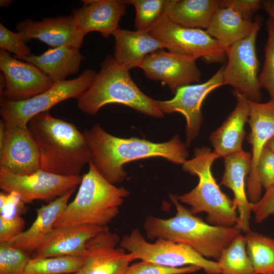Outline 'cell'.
Returning <instances> with one entry per match:
<instances>
[{
    "instance_id": "obj_15",
    "label": "cell",
    "mask_w": 274,
    "mask_h": 274,
    "mask_svg": "<svg viewBox=\"0 0 274 274\" xmlns=\"http://www.w3.org/2000/svg\"><path fill=\"white\" fill-rule=\"evenodd\" d=\"M248 123L250 132L247 138L251 146L252 164L247 179L249 201L255 203L262 196V187L257 174V165L262 152L274 136V98L266 102L250 100Z\"/></svg>"
},
{
    "instance_id": "obj_5",
    "label": "cell",
    "mask_w": 274,
    "mask_h": 274,
    "mask_svg": "<svg viewBox=\"0 0 274 274\" xmlns=\"http://www.w3.org/2000/svg\"><path fill=\"white\" fill-rule=\"evenodd\" d=\"M79 185L76 197L68 203L54 227H106L118 215L124 198L129 194L125 188L117 187L105 178L91 161Z\"/></svg>"
},
{
    "instance_id": "obj_6",
    "label": "cell",
    "mask_w": 274,
    "mask_h": 274,
    "mask_svg": "<svg viewBox=\"0 0 274 274\" xmlns=\"http://www.w3.org/2000/svg\"><path fill=\"white\" fill-rule=\"evenodd\" d=\"M219 158L208 147L195 148L193 158L187 160L182 168L197 176L198 184L189 192L178 196V199L189 206L194 215L206 213L209 224L233 227L238 221L237 204L221 190L212 170L214 162Z\"/></svg>"
},
{
    "instance_id": "obj_19",
    "label": "cell",
    "mask_w": 274,
    "mask_h": 274,
    "mask_svg": "<svg viewBox=\"0 0 274 274\" xmlns=\"http://www.w3.org/2000/svg\"><path fill=\"white\" fill-rule=\"evenodd\" d=\"M224 172L221 184L230 189L237 206L238 221L235 226L241 231H250V220L254 203L251 202L247 192L246 178L249 175L252 156L242 150L224 158Z\"/></svg>"
},
{
    "instance_id": "obj_12",
    "label": "cell",
    "mask_w": 274,
    "mask_h": 274,
    "mask_svg": "<svg viewBox=\"0 0 274 274\" xmlns=\"http://www.w3.org/2000/svg\"><path fill=\"white\" fill-rule=\"evenodd\" d=\"M223 67L224 65L203 83L180 87L170 99L155 100L157 107L163 114L179 113L184 116L187 145H189L199 134L203 122L201 108L204 99L213 90L223 86Z\"/></svg>"
},
{
    "instance_id": "obj_20",
    "label": "cell",
    "mask_w": 274,
    "mask_h": 274,
    "mask_svg": "<svg viewBox=\"0 0 274 274\" xmlns=\"http://www.w3.org/2000/svg\"><path fill=\"white\" fill-rule=\"evenodd\" d=\"M82 7L72 10L74 19L85 36L100 32L108 38L119 28L121 17L126 13V5L120 0H83Z\"/></svg>"
},
{
    "instance_id": "obj_13",
    "label": "cell",
    "mask_w": 274,
    "mask_h": 274,
    "mask_svg": "<svg viewBox=\"0 0 274 274\" xmlns=\"http://www.w3.org/2000/svg\"><path fill=\"white\" fill-rule=\"evenodd\" d=\"M120 238L108 226L86 243L82 265L76 274H124L132 261L120 247Z\"/></svg>"
},
{
    "instance_id": "obj_11",
    "label": "cell",
    "mask_w": 274,
    "mask_h": 274,
    "mask_svg": "<svg viewBox=\"0 0 274 274\" xmlns=\"http://www.w3.org/2000/svg\"><path fill=\"white\" fill-rule=\"evenodd\" d=\"M82 176L60 175L42 169L26 175L0 170V188L6 193L15 192L24 203L60 197L76 188Z\"/></svg>"
},
{
    "instance_id": "obj_2",
    "label": "cell",
    "mask_w": 274,
    "mask_h": 274,
    "mask_svg": "<svg viewBox=\"0 0 274 274\" xmlns=\"http://www.w3.org/2000/svg\"><path fill=\"white\" fill-rule=\"evenodd\" d=\"M27 127L40 153L41 169L80 176L83 167L91 161L87 142L74 124L53 117L48 111L33 117Z\"/></svg>"
},
{
    "instance_id": "obj_29",
    "label": "cell",
    "mask_w": 274,
    "mask_h": 274,
    "mask_svg": "<svg viewBox=\"0 0 274 274\" xmlns=\"http://www.w3.org/2000/svg\"><path fill=\"white\" fill-rule=\"evenodd\" d=\"M217 261L220 274H254L245 236L241 233L224 249Z\"/></svg>"
},
{
    "instance_id": "obj_32",
    "label": "cell",
    "mask_w": 274,
    "mask_h": 274,
    "mask_svg": "<svg viewBox=\"0 0 274 274\" xmlns=\"http://www.w3.org/2000/svg\"><path fill=\"white\" fill-rule=\"evenodd\" d=\"M266 25L267 40L264 48V62L259 75V81L261 88L268 92L270 98H274V22L268 18Z\"/></svg>"
},
{
    "instance_id": "obj_35",
    "label": "cell",
    "mask_w": 274,
    "mask_h": 274,
    "mask_svg": "<svg viewBox=\"0 0 274 274\" xmlns=\"http://www.w3.org/2000/svg\"><path fill=\"white\" fill-rule=\"evenodd\" d=\"M0 48L14 53L15 58L18 59L31 55V50L21 35L11 31L2 23H0Z\"/></svg>"
},
{
    "instance_id": "obj_36",
    "label": "cell",
    "mask_w": 274,
    "mask_h": 274,
    "mask_svg": "<svg viewBox=\"0 0 274 274\" xmlns=\"http://www.w3.org/2000/svg\"><path fill=\"white\" fill-rule=\"evenodd\" d=\"M257 174L262 188L266 190L274 185V152L266 147L260 156Z\"/></svg>"
},
{
    "instance_id": "obj_38",
    "label": "cell",
    "mask_w": 274,
    "mask_h": 274,
    "mask_svg": "<svg viewBox=\"0 0 274 274\" xmlns=\"http://www.w3.org/2000/svg\"><path fill=\"white\" fill-rule=\"evenodd\" d=\"M25 223L20 215L11 218L0 216V243H10L23 231Z\"/></svg>"
},
{
    "instance_id": "obj_8",
    "label": "cell",
    "mask_w": 274,
    "mask_h": 274,
    "mask_svg": "<svg viewBox=\"0 0 274 274\" xmlns=\"http://www.w3.org/2000/svg\"><path fill=\"white\" fill-rule=\"evenodd\" d=\"M96 74L87 68L78 77L54 83L46 91L27 99L1 100L2 119L7 127H27L29 121L36 115L49 111L64 100L75 98L78 99L90 87Z\"/></svg>"
},
{
    "instance_id": "obj_28",
    "label": "cell",
    "mask_w": 274,
    "mask_h": 274,
    "mask_svg": "<svg viewBox=\"0 0 274 274\" xmlns=\"http://www.w3.org/2000/svg\"><path fill=\"white\" fill-rule=\"evenodd\" d=\"M254 274L274 272V238L250 230L245 235Z\"/></svg>"
},
{
    "instance_id": "obj_41",
    "label": "cell",
    "mask_w": 274,
    "mask_h": 274,
    "mask_svg": "<svg viewBox=\"0 0 274 274\" xmlns=\"http://www.w3.org/2000/svg\"><path fill=\"white\" fill-rule=\"evenodd\" d=\"M262 8L268 15L269 18L274 22V0L262 1Z\"/></svg>"
},
{
    "instance_id": "obj_21",
    "label": "cell",
    "mask_w": 274,
    "mask_h": 274,
    "mask_svg": "<svg viewBox=\"0 0 274 274\" xmlns=\"http://www.w3.org/2000/svg\"><path fill=\"white\" fill-rule=\"evenodd\" d=\"M104 227L91 225L54 227L31 253L30 258L64 255L80 257L87 242Z\"/></svg>"
},
{
    "instance_id": "obj_1",
    "label": "cell",
    "mask_w": 274,
    "mask_h": 274,
    "mask_svg": "<svg viewBox=\"0 0 274 274\" xmlns=\"http://www.w3.org/2000/svg\"><path fill=\"white\" fill-rule=\"evenodd\" d=\"M83 133L90 149L91 161L102 176L114 185L122 182L127 176L123 167L127 162L162 157L183 165L189 155L186 144L178 135L168 141L157 143L135 137L118 138L109 133L98 124Z\"/></svg>"
},
{
    "instance_id": "obj_23",
    "label": "cell",
    "mask_w": 274,
    "mask_h": 274,
    "mask_svg": "<svg viewBox=\"0 0 274 274\" xmlns=\"http://www.w3.org/2000/svg\"><path fill=\"white\" fill-rule=\"evenodd\" d=\"M113 36L115 43L113 56L129 70L139 67L149 54L165 48L162 42L148 31H131L119 28Z\"/></svg>"
},
{
    "instance_id": "obj_7",
    "label": "cell",
    "mask_w": 274,
    "mask_h": 274,
    "mask_svg": "<svg viewBox=\"0 0 274 274\" xmlns=\"http://www.w3.org/2000/svg\"><path fill=\"white\" fill-rule=\"evenodd\" d=\"M119 246L128 252L132 261L140 259L173 267L193 265L207 274L221 273L217 261L208 259L190 246L161 238L150 243L138 229L123 236Z\"/></svg>"
},
{
    "instance_id": "obj_22",
    "label": "cell",
    "mask_w": 274,
    "mask_h": 274,
    "mask_svg": "<svg viewBox=\"0 0 274 274\" xmlns=\"http://www.w3.org/2000/svg\"><path fill=\"white\" fill-rule=\"evenodd\" d=\"M236 100L234 110L223 123L210 136L213 152L220 157L225 158L243 150V143L246 135L245 126L248 122L250 100L243 95L233 92Z\"/></svg>"
},
{
    "instance_id": "obj_40",
    "label": "cell",
    "mask_w": 274,
    "mask_h": 274,
    "mask_svg": "<svg viewBox=\"0 0 274 274\" xmlns=\"http://www.w3.org/2000/svg\"><path fill=\"white\" fill-rule=\"evenodd\" d=\"M24 204L17 193L1 192L0 216L4 218H11L20 215Z\"/></svg>"
},
{
    "instance_id": "obj_24",
    "label": "cell",
    "mask_w": 274,
    "mask_h": 274,
    "mask_svg": "<svg viewBox=\"0 0 274 274\" xmlns=\"http://www.w3.org/2000/svg\"><path fill=\"white\" fill-rule=\"evenodd\" d=\"M75 189L37 209V217L31 226L8 243L28 254L32 253L53 229Z\"/></svg>"
},
{
    "instance_id": "obj_25",
    "label": "cell",
    "mask_w": 274,
    "mask_h": 274,
    "mask_svg": "<svg viewBox=\"0 0 274 274\" xmlns=\"http://www.w3.org/2000/svg\"><path fill=\"white\" fill-rule=\"evenodd\" d=\"M84 59L79 48L63 45L49 49L40 55L31 54L19 60L35 65L56 83L66 80L67 76L77 73Z\"/></svg>"
},
{
    "instance_id": "obj_16",
    "label": "cell",
    "mask_w": 274,
    "mask_h": 274,
    "mask_svg": "<svg viewBox=\"0 0 274 274\" xmlns=\"http://www.w3.org/2000/svg\"><path fill=\"white\" fill-rule=\"evenodd\" d=\"M196 59L163 49L147 55L139 67L149 79L160 81L173 93L183 86L200 82Z\"/></svg>"
},
{
    "instance_id": "obj_45",
    "label": "cell",
    "mask_w": 274,
    "mask_h": 274,
    "mask_svg": "<svg viewBox=\"0 0 274 274\" xmlns=\"http://www.w3.org/2000/svg\"><path fill=\"white\" fill-rule=\"evenodd\" d=\"M266 274H274V272L273 273H266Z\"/></svg>"
},
{
    "instance_id": "obj_39",
    "label": "cell",
    "mask_w": 274,
    "mask_h": 274,
    "mask_svg": "<svg viewBox=\"0 0 274 274\" xmlns=\"http://www.w3.org/2000/svg\"><path fill=\"white\" fill-rule=\"evenodd\" d=\"M252 213L257 223H261L274 215V185L265 190L260 199L254 203Z\"/></svg>"
},
{
    "instance_id": "obj_3",
    "label": "cell",
    "mask_w": 274,
    "mask_h": 274,
    "mask_svg": "<svg viewBox=\"0 0 274 274\" xmlns=\"http://www.w3.org/2000/svg\"><path fill=\"white\" fill-rule=\"evenodd\" d=\"M168 196L176 209L175 215L161 218L148 215L143 228L150 239L161 238L190 246L206 258L217 259L241 231L233 227L212 225L193 214L180 203L178 195Z\"/></svg>"
},
{
    "instance_id": "obj_33",
    "label": "cell",
    "mask_w": 274,
    "mask_h": 274,
    "mask_svg": "<svg viewBox=\"0 0 274 274\" xmlns=\"http://www.w3.org/2000/svg\"><path fill=\"white\" fill-rule=\"evenodd\" d=\"M29 254L8 243H0V274H23Z\"/></svg>"
},
{
    "instance_id": "obj_37",
    "label": "cell",
    "mask_w": 274,
    "mask_h": 274,
    "mask_svg": "<svg viewBox=\"0 0 274 274\" xmlns=\"http://www.w3.org/2000/svg\"><path fill=\"white\" fill-rule=\"evenodd\" d=\"M220 7L230 8L244 19L253 21L254 15L262 8V4L260 0H222Z\"/></svg>"
},
{
    "instance_id": "obj_31",
    "label": "cell",
    "mask_w": 274,
    "mask_h": 274,
    "mask_svg": "<svg viewBox=\"0 0 274 274\" xmlns=\"http://www.w3.org/2000/svg\"><path fill=\"white\" fill-rule=\"evenodd\" d=\"M135 10L134 27L137 30L148 31L164 13L166 0H127Z\"/></svg>"
},
{
    "instance_id": "obj_4",
    "label": "cell",
    "mask_w": 274,
    "mask_h": 274,
    "mask_svg": "<svg viewBox=\"0 0 274 274\" xmlns=\"http://www.w3.org/2000/svg\"><path fill=\"white\" fill-rule=\"evenodd\" d=\"M129 71L114 56L108 55L90 87L78 99V108L92 115L107 105L120 104L152 117L162 118L164 114L157 107L155 100L139 88Z\"/></svg>"
},
{
    "instance_id": "obj_34",
    "label": "cell",
    "mask_w": 274,
    "mask_h": 274,
    "mask_svg": "<svg viewBox=\"0 0 274 274\" xmlns=\"http://www.w3.org/2000/svg\"><path fill=\"white\" fill-rule=\"evenodd\" d=\"M200 270V268L193 265L173 267L141 260L129 265L124 274H188Z\"/></svg>"
},
{
    "instance_id": "obj_26",
    "label": "cell",
    "mask_w": 274,
    "mask_h": 274,
    "mask_svg": "<svg viewBox=\"0 0 274 274\" xmlns=\"http://www.w3.org/2000/svg\"><path fill=\"white\" fill-rule=\"evenodd\" d=\"M220 6L219 0H166L164 12L180 26L206 29Z\"/></svg>"
},
{
    "instance_id": "obj_9",
    "label": "cell",
    "mask_w": 274,
    "mask_h": 274,
    "mask_svg": "<svg viewBox=\"0 0 274 274\" xmlns=\"http://www.w3.org/2000/svg\"><path fill=\"white\" fill-rule=\"evenodd\" d=\"M253 21L250 34L226 50L227 62L223 67V84L232 87L233 92L243 95L251 101L260 102L261 88L256 42L263 18L257 15Z\"/></svg>"
},
{
    "instance_id": "obj_14",
    "label": "cell",
    "mask_w": 274,
    "mask_h": 274,
    "mask_svg": "<svg viewBox=\"0 0 274 274\" xmlns=\"http://www.w3.org/2000/svg\"><path fill=\"white\" fill-rule=\"evenodd\" d=\"M0 69L5 81L1 100L27 99L52 87L53 83L39 68L0 51Z\"/></svg>"
},
{
    "instance_id": "obj_10",
    "label": "cell",
    "mask_w": 274,
    "mask_h": 274,
    "mask_svg": "<svg viewBox=\"0 0 274 274\" xmlns=\"http://www.w3.org/2000/svg\"><path fill=\"white\" fill-rule=\"evenodd\" d=\"M148 31L173 53L195 59L201 58L207 63H222L226 57L224 48L206 30L180 26L164 12Z\"/></svg>"
},
{
    "instance_id": "obj_18",
    "label": "cell",
    "mask_w": 274,
    "mask_h": 274,
    "mask_svg": "<svg viewBox=\"0 0 274 274\" xmlns=\"http://www.w3.org/2000/svg\"><path fill=\"white\" fill-rule=\"evenodd\" d=\"M6 127L7 138L0 152V170L26 175L41 169L40 153L28 127Z\"/></svg>"
},
{
    "instance_id": "obj_44",
    "label": "cell",
    "mask_w": 274,
    "mask_h": 274,
    "mask_svg": "<svg viewBox=\"0 0 274 274\" xmlns=\"http://www.w3.org/2000/svg\"><path fill=\"white\" fill-rule=\"evenodd\" d=\"M265 147L274 152V136L268 142Z\"/></svg>"
},
{
    "instance_id": "obj_43",
    "label": "cell",
    "mask_w": 274,
    "mask_h": 274,
    "mask_svg": "<svg viewBox=\"0 0 274 274\" xmlns=\"http://www.w3.org/2000/svg\"><path fill=\"white\" fill-rule=\"evenodd\" d=\"M12 1L11 0H1L0 7L1 8H6L10 6Z\"/></svg>"
},
{
    "instance_id": "obj_17",
    "label": "cell",
    "mask_w": 274,
    "mask_h": 274,
    "mask_svg": "<svg viewBox=\"0 0 274 274\" xmlns=\"http://www.w3.org/2000/svg\"><path fill=\"white\" fill-rule=\"evenodd\" d=\"M16 29L26 43L36 39L52 48L71 45L80 49L85 37L72 15L46 18L40 21L26 18L18 23Z\"/></svg>"
},
{
    "instance_id": "obj_30",
    "label": "cell",
    "mask_w": 274,
    "mask_h": 274,
    "mask_svg": "<svg viewBox=\"0 0 274 274\" xmlns=\"http://www.w3.org/2000/svg\"><path fill=\"white\" fill-rule=\"evenodd\" d=\"M80 256H57L30 258L23 274H73L76 273L82 265Z\"/></svg>"
},
{
    "instance_id": "obj_42",
    "label": "cell",
    "mask_w": 274,
    "mask_h": 274,
    "mask_svg": "<svg viewBox=\"0 0 274 274\" xmlns=\"http://www.w3.org/2000/svg\"><path fill=\"white\" fill-rule=\"evenodd\" d=\"M7 138V127L1 119L0 121V152L2 151Z\"/></svg>"
},
{
    "instance_id": "obj_46",
    "label": "cell",
    "mask_w": 274,
    "mask_h": 274,
    "mask_svg": "<svg viewBox=\"0 0 274 274\" xmlns=\"http://www.w3.org/2000/svg\"><path fill=\"white\" fill-rule=\"evenodd\" d=\"M73 274H76V273H73Z\"/></svg>"
},
{
    "instance_id": "obj_27",
    "label": "cell",
    "mask_w": 274,
    "mask_h": 274,
    "mask_svg": "<svg viewBox=\"0 0 274 274\" xmlns=\"http://www.w3.org/2000/svg\"><path fill=\"white\" fill-rule=\"evenodd\" d=\"M254 21L247 20L229 8L219 7L206 31L226 50L251 32Z\"/></svg>"
}]
</instances>
